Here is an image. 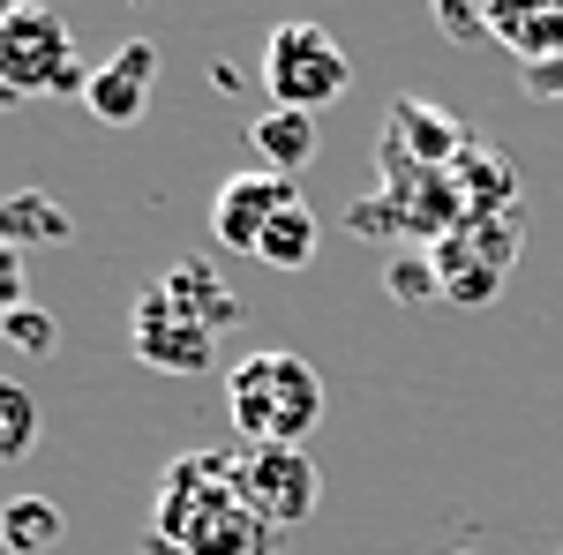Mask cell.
Listing matches in <instances>:
<instances>
[{
	"instance_id": "cell-15",
	"label": "cell",
	"mask_w": 563,
	"mask_h": 555,
	"mask_svg": "<svg viewBox=\"0 0 563 555\" xmlns=\"http://www.w3.org/2000/svg\"><path fill=\"white\" fill-rule=\"evenodd\" d=\"M0 241H8V248H68V241H76V218L60 211L53 196L23 188V196L0 203Z\"/></svg>"
},
{
	"instance_id": "cell-14",
	"label": "cell",
	"mask_w": 563,
	"mask_h": 555,
	"mask_svg": "<svg viewBox=\"0 0 563 555\" xmlns=\"http://www.w3.org/2000/svg\"><path fill=\"white\" fill-rule=\"evenodd\" d=\"M158 286H166V293H174L180 308H188V315L211 331V338H225V331L241 323V293L218 278L211 263H166V278H158Z\"/></svg>"
},
{
	"instance_id": "cell-23",
	"label": "cell",
	"mask_w": 563,
	"mask_h": 555,
	"mask_svg": "<svg viewBox=\"0 0 563 555\" xmlns=\"http://www.w3.org/2000/svg\"><path fill=\"white\" fill-rule=\"evenodd\" d=\"M519 90H526V98H556V106H563V53H556V60L519 68Z\"/></svg>"
},
{
	"instance_id": "cell-3",
	"label": "cell",
	"mask_w": 563,
	"mask_h": 555,
	"mask_svg": "<svg viewBox=\"0 0 563 555\" xmlns=\"http://www.w3.org/2000/svg\"><path fill=\"white\" fill-rule=\"evenodd\" d=\"M90 68L60 8H8L0 15V98H84Z\"/></svg>"
},
{
	"instance_id": "cell-17",
	"label": "cell",
	"mask_w": 563,
	"mask_h": 555,
	"mask_svg": "<svg viewBox=\"0 0 563 555\" xmlns=\"http://www.w3.org/2000/svg\"><path fill=\"white\" fill-rule=\"evenodd\" d=\"M316 248H323V225H316V203H308V196H294L286 211L271 218V233H263L256 263H271V270H308V263H316Z\"/></svg>"
},
{
	"instance_id": "cell-11",
	"label": "cell",
	"mask_w": 563,
	"mask_h": 555,
	"mask_svg": "<svg viewBox=\"0 0 563 555\" xmlns=\"http://www.w3.org/2000/svg\"><path fill=\"white\" fill-rule=\"evenodd\" d=\"M249 143H256V166L278 173V180H301L316 166V151H323V129H316V113H294V106H263L256 121H249Z\"/></svg>"
},
{
	"instance_id": "cell-24",
	"label": "cell",
	"mask_w": 563,
	"mask_h": 555,
	"mask_svg": "<svg viewBox=\"0 0 563 555\" xmlns=\"http://www.w3.org/2000/svg\"><path fill=\"white\" fill-rule=\"evenodd\" d=\"M0 15H8V8H0Z\"/></svg>"
},
{
	"instance_id": "cell-18",
	"label": "cell",
	"mask_w": 563,
	"mask_h": 555,
	"mask_svg": "<svg viewBox=\"0 0 563 555\" xmlns=\"http://www.w3.org/2000/svg\"><path fill=\"white\" fill-rule=\"evenodd\" d=\"M31 451H38V398L15 376H0V466H23Z\"/></svg>"
},
{
	"instance_id": "cell-7",
	"label": "cell",
	"mask_w": 563,
	"mask_h": 555,
	"mask_svg": "<svg viewBox=\"0 0 563 555\" xmlns=\"http://www.w3.org/2000/svg\"><path fill=\"white\" fill-rule=\"evenodd\" d=\"M233 480H241V503H249L271 533L308 525L316 503H323V473H316L308 451H241V458H233Z\"/></svg>"
},
{
	"instance_id": "cell-9",
	"label": "cell",
	"mask_w": 563,
	"mask_h": 555,
	"mask_svg": "<svg viewBox=\"0 0 563 555\" xmlns=\"http://www.w3.org/2000/svg\"><path fill=\"white\" fill-rule=\"evenodd\" d=\"M151 90H158V45L151 38H121L98 68H90V121H106V129H135L143 113H151Z\"/></svg>"
},
{
	"instance_id": "cell-6",
	"label": "cell",
	"mask_w": 563,
	"mask_h": 555,
	"mask_svg": "<svg viewBox=\"0 0 563 555\" xmlns=\"http://www.w3.org/2000/svg\"><path fill=\"white\" fill-rule=\"evenodd\" d=\"M129 345L143 368H158V376H203L218 360V338L180 308L166 286H143L129 300Z\"/></svg>"
},
{
	"instance_id": "cell-1",
	"label": "cell",
	"mask_w": 563,
	"mask_h": 555,
	"mask_svg": "<svg viewBox=\"0 0 563 555\" xmlns=\"http://www.w3.org/2000/svg\"><path fill=\"white\" fill-rule=\"evenodd\" d=\"M151 555H271V525L241 503L225 451H180L151 496Z\"/></svg>"
},
{
	"instance_id": "cell-10",
	"label": "cell",
	"mask_w": 563,
	"mask_h": 555,
	"mask_svg": "<svg viewBox=\"0 0 563 555\" xmlns=\"http://www.w3.org/2000/svg\"><path fill=\"white\" fill-rule=\"evenodd\" d=\"M384 143L398 158H413V166H435L451 173V158L474 143V135L459 129L443 106H421V98H390V121H384Z\"/></svg>"
},
{
	"instance_id": "cell-8",
	"label": "cell",
	"mask_w": 563,
	"mask_h": 555,
	"mask_svg": "<svg viewBox=\"0 0 563 555\" xmlns=\"http://www.w3.org/2000/svg\"><path fill=\"white\" fill-rule=\"evenodd\" d=\"M301 196V180H278V173H233V180H218L211 196V241L218 248H233V256H256L263 233H271V218L286 211Z\"/></svg>"
},
{
	"instance_id": "cell-12",
	"label": "cell",
	"mask_w": 563,
	"mask_h": 555,
	"mask_svg": "<svg viewBox=\"0 0 563 555\" xmlns=\"http://www.w3.org/2000/svg\"><path fill=\"white\" fill-rule=\"evenodd\" d=\"M451 188H459L466 218H511L519 211V166L504 151H488V143H466L451 158Z\"/></svg>"
},
{
	"instance_id": "cell-4",
	"label": "cell",
	"mask_w": 563,
	"mask_h": 555,
	"mask_svg": "<svg viewBox=\"0 0 563 555\" xmlns=\"http://www.w3.org/2000/svg\"><path fill=\"white\" fill-rule=\"evenodd\" d=\"M263 90L271 106H294V113H323L353 90V60L346 45L331 38L323 23H278L263 38Z\"/></svg>"
},
{
	"instance_id": "cell-19",
	"label": "cell",
	"mask_w": 563,
	"mask_h": 555,
	"mask_svg": "<svg viewBox=\"0 0 563 555\" xmlns=\"http://www.w3.org/2000/svg\"><path fill=\"white\" fill-rule=\"evenodd\" d=\"M0 338L15 345V353H53V338H60V323L45 315L38 300H23V308H15V315L0 323Z\"/></svg>"
},
{
	"instance_id": "cell-21",
	"label": "cell",
	"mask_w": 563,
	"mask_h": 555,
	"mask_svg": "<svg viewBox=\"0 0 563 555\" xmlns=\"http://www.w3.org/2000/svg\"><path fill=\"white\" fill-rule=\"evenodd\" d=\"M435 31L459 38V45H474V38H488V8H451V0H443V8H435Z\"/></svg>"
},
{
	"instance_id": "cell-2",
	"label": "cell",
	"mask_w": 563,
	"mask_h": 555,
	"mask_svg": "<svg viewBox=\"0 0 563 555\" xmlns=\"http://www.w3.org/2000/svg\"><path fill=\"white\" fill-rule=\"evenodd\" d=\"M225 421L249 435V451H301L323 421V376L301 353L263 345L249 360H233V376H225Z\"/></svg>"
},
{
	"instance_id": "cell-5",
	"label": "cell",
	"mask_w": 563,
	"mask_h": 555,
	"mask_svg": "<svg viewBox=\"0 0 563 555\" xmlns=\"http://www.w3.org/2000/svg\"><path fill=\"white\" fill-rule=\"evenodd\" d=\"M435 293L459 300V308H488L496 286L511 278L519 263V211L511 218H466L451 241H435Z\"/></svg>"
},
{
	"instance_id": "cell-16",
	"label": "cell",
	"mask_w": 563,
	"mask_h": 555,
	"mask_svg": "<svg viewBox=\"0 0 563 555\" xmlns=\"http://www.w3.org/2000/svg\"><path fill=\"white\" fill-rule=\"evenodd\" d=\"M68 541V518L53 496H15L0 503V555H53Z\"/></svg>"
},
{
	"instance_id": "cell-13",
	"label": "cell",
	"mask_w": 563,
	"mask_h": 555,
	"mask_svg": "<svg viewBox=\"0 0 563 555\" xmlns=\"http://www.w3.org/2000/svg\"><path fill=\"white\" fill-rule=\"evenodd\" d=\"M488 38L504 45L519 68L563 53V8H526V0H488Z\"/></svg>"
},
{
	"instance_id": "cell-20",
	"label": "cell",
	"mask_w": 563,
	"mask_h": 555,
	"mask_svg": "<svg viewBox=\"0 0 563 555\" xmlns=\"http://www.w3.org/2000/svg\"><path fill=\"white\" fill-rule=\"evenodd\" d=\"M429 293H435V256H398L390 263V300L413 308V300H429Z\"/></svg>"
},
{
	"instance_id": "cell-22",
	"label": "cell",
	"mask_w": 563,
	"mask_h": 555,
	"mask_svg": "<svg viewBox=\"0 0 563 555\" xmlns=\"http://www.w3.org/2000/svg\"><path fill=\"white\" fill-rule=\"evenodd\" d=\"M23 256H15V248H8V241H0V323H8V315H15V308H23Z\"/></svg>"
}]
</instances>
